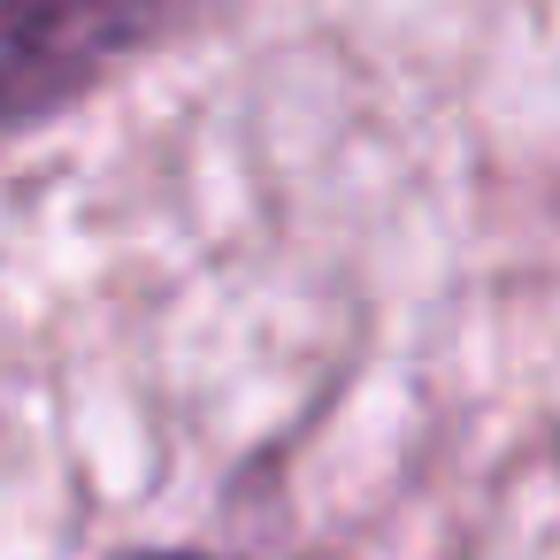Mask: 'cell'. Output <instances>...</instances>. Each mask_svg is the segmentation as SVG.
<instances>
[{
  "mask_svg": "<svg viewBox=\"0 0 560 560\" xmlns=\"http://www.w3.org/2000/svg\"><path fill=\"white\" fill-rule=\"evenodd\" d=\"M246 0H0V139H39L124 78L231 32Z\"/></svg>",
  "mask_w": 560,
  "mask_h": 560,
  "instance_id": "6da1fadb",
  "label": "cell"
},
{
  "mask_svg": "<svg viewBox=\"0 0 560 560\" xmlns=\"http://www.w3.org/2000/svg\"><path fill=\"white\" fill-rule=\"evenodd\" d=\"M108 560H246V552H223V545H192V537H147V545H116Z\"/></svg>",
  "mask_w": 560,
  "mask_h": 560,
  "instance_id": "7a4b0ae2",
  "label": "cell"
}]
</instances>
